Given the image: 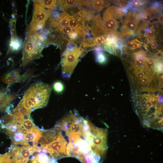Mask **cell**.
Returning <instances> with one entry per match:
<instances>
[{
	"mask_svg": "<svg viewBox=\"0 0 163 163\" xmlns=\"http://www.w3.org/2000/svg\"><path fill=\"white\" fill-rule=\"evenodd\" d=\"M130 3L135 7H138L143 4L142 1L137 0H132L130 2Z\"/></svg>",
	"mask_w": 163,
	"mask_h": 163,
	"instance_id": "cell-31",
	"label": "cell"
},
{
	"mask_svg": "<svg viewBox=\"0 0 163 163\" xmlns=\"http://www.w3.org/2000/svg\"><path fill=\"white\" fill-rule=\"evenodd\" d=\"M16 96V94H7L3 92L0 96V112L5 111Z\"/></svg>",
	"mask_w": 163,
	"mask_h": 163,
	"instance_id": "cell-14",
	"label": "cell"
},
{
	"mask_svg": "<svg viewBox=\"0 0 163 163\" xmlns=\"http://www.w3.org/2000/svg\"><path fill=\"white\" fill-rule=\"evenodd\" d=\"M152 18L151 15H150L149 13L144 16L143 18L144 21L146 22L149 21L152 19Z\"/></svg>",
	"mask_w": 163,
	"mask_h": 163,
	"instance_id": "cell-33",
	"label": "cell"
},
{
	"mask_svg": "<svg viewBox=\"0 0 163 163\" xmlns=\"http://www.w3.org/2000/svg\"><path fill=\"white\" fill-rule=\"evenodd\" d=\"M123 24L122 35L129 37L137 30L139 24V19L135 17L133 13L130 12L126 17L121 20Z\"/></svg>",
	"mask_w": 163,
	"mask_h": 163,
	"instance_id": "cell-10",
	"label": "cell"
},
{
	"mask_svg": "<svg viewBox=\"0 0 163 163\" xmlns=\"http://www.w3.org/2000/svg\"><path fill=\"white\" fill-rule=\"evenodd\" d=\"M32 75L28 71L20 75L17 70H13L6 73L2 77V81L7 85L24 82L30 79Z\"/></svg>",
	"mask_w": 163,
	"mask_h": 163,
	"instance_id": "cell-11",
	"label": "cell"
},
{
	"mask_svg": "<svg viewBox=\"0 0 163 163\" xmlns=\"http://www.w3.org/2000/svg\"><path fill=\"white\" fill-rule=\"evenodd\" d=\"M69 27L74 30H76L79 27L76 19L73 15L69 14Z\"/></svg>",
	"mask_w": 163,
	"mask_h": 163,
	"instance_id": "cell-23",
	"label": "cell"
},
{
	"mask_svg": "<svg viewBox=\"0 0 163 163\" xmlns=\"http://www.w3.org/2000/svg\"><path fill=\"white\" fill-rule=\"evenodd\" d=\"M87 121L77 114H72L63 119L58 126L68 136L78 134L84 136Z\"/></svg>",
	"mask_w": 163,
	"mask_h": 163,
	"instance_id": "cell-5",
	"label": "cell"
},
{
	"mask_svg": "<svg viewBox=\"0 0 163 163\" xmlns=\"http://www.w3.org/2000/svg\"><path fill=\"white\" fill-rule=\"evenodd\" d=\"M96 54V60L100 63H104L107 60L105 55L102 52V49L99 47L95 48V49Z\"/></svg>",
	"mask_w": 163,
	"mask_h": 163,
	"instance_id": "cell-21",
	"label": "cell"
},
{
	"mask_svg": "<svg viewBox=\"0 0 163 163\" xmlns=\"http://www.w3.org/2000/svg\"><path fill=\"white\" fill-rule=\"evenodd\" d=\"M0 163H14L13 153L11 150L8 153L0 155Z\"/></svg>",
	"mask_w": 163,
	"mask_h": 163,
	"instance_id": "cell-20",
	"label": "cell"
},
{
	"mask_svg": "<svg viewBox=\"0 0 163 163\" xmlns=\"http://www.w3.org/2000/svg\"><path fill=\"white\" fill-rule=\"evenodd\" d=\"M53 88L55 91L57 92H59L62 90L63 85L60 82H56L53 85Z\"/></svg>",
	"mask_w": 163,
	"mask_h": 163,
	"instance_id": "cell-29",
	"label": "cell"
},
{
	"mask_svg": "<svg viewBox=\"0 0 163 163\" xmlns=\"http://www.w3.org/2000/svg\"><path fill=\"white\" fill-rule=\"evenodd\" d=\"M78 36H79L78 34L74 30H72L71 33L69 35V41L71 42L72 41L76 40Z\"/></svg>",
	"mask_w": 163,
	"mask_h": 163,
	"instance_id": "cell-30",
	"label": "cell"
},
{
	"mask_svg": "<svg viewBox=\"0 0 163 163\" xmlns=\"http://www.w3.org/2000/svg\"><path fill=\"white\" fill-rule=\"evenodd\" d=\"M155 31L153 26L149 28V29L145 35V36L151 39H154L155 38Z\"/></svg>",
	"mask_w": 163,
	"mask_h": 163,
	"instance_id": "cell-28",
	"label": "cell"
},
{
	"mask_svg": "<svg viewBox=\"0 0 163 163\" xmlns=\"http://www.w3.org/2000/svg\"><path fill=\"white\" fill-rule=\"evenodd\" d=\"M84 138L87 142L92 152L100 157L104 154L107 149V132L106 129L96 127L89 122Z\"/></svg>",
	"mask_w": 163,
	"mask_h": 163,
	"instance_id": "cell-3",
	"label": "cell"
},
{
	"mask_svg": "<svg viewBox=\"0 0 163 163\" xmlns=\"http://www.w3.org/2000/svg\"><path fill=\"white\" fill-rule=\"evenodd\" d=\"M94 46L104 45L106 43V38L104 36H100L94 39Z\"/></svg>",
	"mask_w": 163,
	"mask_h": 163,
	"instance_id": "cell-25",
	"label": "cell"
},
{
	"mask_svg": "<svg viewBox=\"0 0 163 163\" xmlns=\"http://www.w3.org/2000/svg\"><path fill=\"white\" fill-rule=\"evenodd\" d=\"M72 30V29L69 26H68L62 28L58 31L54 32L59 31L60 33H62V34L66 35H69Z\"/></svg>",
	"mask_w": 163,
	"mask_h": 163,
	"instance_id": "cell-27",
	"label": "cell"
},
{
	"mask_svg": "<svg viewBox=\"0 0 163 163\" xmlns=\"http://www.w3.org/2000/svg\"><path fill=\"white\" fill-rule=\"evenodd\" d=\"M80 48L75 45L72 51L66 50L63 53L61 59V64L63 70H72L79 61L81 54Z\"/></svg>",
	"mask_w": 163,
	"mask_h": 163,
	"instance_id": "cell-9",
	"label": "cell"
},
{
	"mask_svg": "<svg viewBox=\"0 0 163 163\" xmlns=\"http://www.w3.org/2000/svg\"><path fill=\"white\" fill-rule=\"evenodd\" d=\"M45 46L44 38L40 34L37 32L26 33L23 44L21 66L24 67L40 58Z\"/></svg>",
	"mask_w": 163,
	"mask_h": 163,
	"instance_id": "cell-2",
	"label": "cell"
},
{
	"mask_svg": "<svg viewBox=\"0 0 163 163\" xmlns=\"http://www.w3.org/2000/svg\"><path fill=\"white\" fill-rule=\"evenodd\" d=\"M1 52H0V56L1 55Z\"/></svg>",
	"mask_w": 163,
	"mask_h": 163,
	"instance_id": "cell-37",
	"label": "cell"
},
{
	"mask_svg": "<svg viewBox=\"0 0 163 163\" xmlns=\"http://www.w3.org/2000/svg\"><path fill=\"white\" fill-rule=\"evenodd\" d=\"M92 26L91 32L94 38L106 36L103 21L100 15L97 14L93 17L92 19Z\"/></svg>",
	"mask_w": 163,
	"mask_h": 163,
	"instance_id": "cell-12",
	"label": "cell"
},
{
	"mask_svg": "<svg viewBox=\"0 0 163 163\" xmlns=\"http://www.w3.org/2000/svg\"><path fill=\"white\" fill-rule=\"evenodd\" d=\"M122 15L120 9L115 6L110 7L105 10L103 20L106 36L117 34L116 31L118 26V20L121 19Z\"/></svg>",
	"mask_w": 163,
	"mask_h": 163,
	"instance_id": "cell-6",
	"label": "cell"
},
{
	"mask_svg": "<svg viewBox=\"0 0 163 163\" xmlns=\"http://www.w3.org/2000/svg\"><path fill=\"white\" fill-rule=\"evenodd\" d=\"M154 61L151 59H148L146 61L145 68L147 71L150 72L151 70L154 68Z\"/></svg>",
	"mask_w": 163,
	"mask_h": 163,
	"instance_id": "cell-26",
	"label": "cell"
},
{
	"mask_svg": "<svg viewBox=\"0 0 163 163\" xmlns=\"http://www.w3.org/2000/svg\"><path fill=\"white\" fill-rule=\"evenodd\" d=\"M22 40L17 37L15 39L11 40L9 48V52H15L19 50L22 46Z\"/></svg>",
	"mask_w": 163,
	"mask_h": 163,
	"instance_id": "cell-16",
	"label": "cell"
},
{
	"mask_svg": "<svg viewBox=\"0 0 163 163\" xmlns=\"http://www.w3.org/2000/svg\"><path fill=\"white\" fill-rule=\"evenodd\" d=\"M2 92H2V91H0V96L2 94Z\"/></svg>",
	"mask_w": 163,
	"mask_h": 163,
	"instance_id": "cell-36",
	"label": "cell"
},
{
	"mask_svg": "<svg viewBox=\"0 0 163 163\" xmlns=\"http://www.w3.org/2000/svg\"><path fill=\"white\" fill-rule=\"evenodd\" d=\"M67 143L61 132L54 140L41 150L49 154L54 158L57 159L68 156L66 150Z\"/></svg>",
	"mask_w": 163,
	"mask_h": 163,
	"instance_id": "cell-7",
	"label": "cell"
},
{
	"mask_svg": "<svg viewBox=\"0 0 163 163\" xmlns=\"http://www.w3.org/2000/svg\"><path fill=\"white\" fill-rule=\"evenodd\" d=\"M91 6L96 12L101 11L103 8L109 6L107 1L103 0H91L90 1Z\"/></svg>",
	"mask_w": 163,
	"mask_h": 163,
	"instance_id": "cell-15",
	"label": "cell"
},
{
	"mask_svg": "<svg viewBox=\"0 0 163 163\" xmlns=\"http://www.w3.org/2000/svg\"><path fill=\"white\" fill-rule=\"evenodd\" d=\"M40 5L47 8L54 10L56 6V0H35Z\"/></svg>",
	"mask_w": 163,
	"mask_h": 163,
	"instance_id": "cell-18",
	"label": "cell"
},
{
	"mask_svg": "<svg viewBox=\"0 0 163 163\" xmlns=\"http://www.w3.org/2000/svg\"><path fill=\"white\" fill-rule=\"evenodd\" d=\"M142 43L137 39H134L128 43L129 48L131 50H135L141 47Z\"/></svg>",
	"mask_w": 163,
	"mask_h": 163,
	"instance_id": "cell-22",
	"label": "cell"
},
{
	"mask_svg": "<svg viewBox=\"0 0 163 163\" xmlns=\"http://www.w3.org/2000/svg\"><path fill=\"white\" fill-rule=\"evenodd\" d=\"M34 7L32 20L28 26L26 33L37 32L42 29L48 19L53 14L52 10L46 9L33 1Z\"/></svg>",
	"mask_w": 163,
	"mask_h": 163,
	"instance_id": "cell-4",
	"label": "cell"
},
{
	"mask_svg": "<svg viewBox=\"0 0 163 163\" xmlns=\"http://www.w3.org/2000/svg\"><path fill=\"white\" fill-rule=\"evenodd\" d=\"M56 5L63 11L77 6H91L90 1L86 0H56Z\"/></svg>",
	"mask_w": 163,
	"mask_h": 163,
	"instance_id": "cell-13",
	"label": "cell"
},
{
	"mask_svg": "<svg viewBox=\"0 0 163 163\" xmlns=\"http://www.w3.org/2000/svg\"><path fill=\"white\" fill-rule=\"evenodd\" d=\"M45 155V152L42 151L30 158L27 163H43Z\"/></svg>",
	"mask_w": 163,
	"mask_h": 163,
	"instance_id": "cell-19",
	"label": "cell"
},
{
	"mask_svg": "<svg viewBox=\"0 0 163 163\" xmlns=\"http://www.w3.org/2000/svg\"><path fill=\"white\" fill-rule=\"evenodd\" d=\"M152 78H149V76H145L141 79V82L142 84L145 85L149 83L150 80Z\"/></svg>",
	"mask_w": 163,
	"mask_h": 163,
	"instance_id": "cell-32",
	"label": "cell"
},
{
	"mask_svg": "<svg viewBox=\"0 0 163 163\" xmlns=\"http://www.w3.org/2000/svg\"><path fill=\"white\" fill-rule=\"evenodd\" d=\"M121 57L123 60H126L128 57V54L126 52H122L121 54Z\"/></svg>",
	"mask_w": 163,
	"mask_h": 163,
	"instance_id": "cell-34",
	"label": "cell"
},
{
	"mask_svg": "<svg viewBox=\"0 0 163 163\" xmlns=\"http://www.w3.org/2000/svg\"><path fill=\"white\" fill-rule=\"evenodd\" d=\"M154 61V69L155 72L158 73H161L163 72V64L161 61L159 59L156 60Z\"/></svg>",
	"mask_w": 163,
	"mask_h": 163,
	"instance_id": "cell-24",
	"label": "cell"
},
{
	"mask_svg": "<svg viewBox=\"0 0 163 163\" xmlns=\"http://www.w3.org/2000/svg\"><path fill=\"white\" fill-rule=\"evenodd\" d=\"M150 46L152 49H155L158 47V44L155 41H153L150 43Z\"/></svg>",
	"mask_w": 163,
	"mask_h": 163,
	"instance_id": "cell-35",
	"label": "cell"
},
{
	"mask_svg": "<svg viewBox=\"0 0 163 163\" xmlns=\"http://www.w3.org/2000/svg\"><path fill=\"white\" fill-rule=\"evenodd\" d=\"M51 91L46 84L39 82L34 84L26 91L18 105L30 112L44 107L48 103Z\"/></svg>",
	"mask_w": 163,
	"mask_h": 163,
	"instance_id": "cell-1",
	"label": "cell"
},
{
	"mask_svg": "<svg viewBox=\"0 0 163 163\" xmlns=\"http://www.w3.org/2000/svg\"><path fill=\"white\" fill-rule=\"evenodd\" d=\"M14 163H27L30 156L40 150L36 145H15L11 149Z\"/></svg>",
	"mask_w": 163,
	"mask_h": 163,
	"instance_id": "cell-8",
	"label": "cell"
},
{
	"mask_svg": "<svg viewBox=\"0 0 163 163\" xmlns=\"http://www.w3.org/2000/svg\"><path fill=\"white\" fill-rule=\"evenodd\" d=\"M16 13H15L12 14L10 22L11 40H13L17 37L16 29Z\"/></svg>",
	"mask_w": 163,
	"mask_h": 163,
	"instance_id": "cell-17",
	"label": "cell"
}]
</instances>
